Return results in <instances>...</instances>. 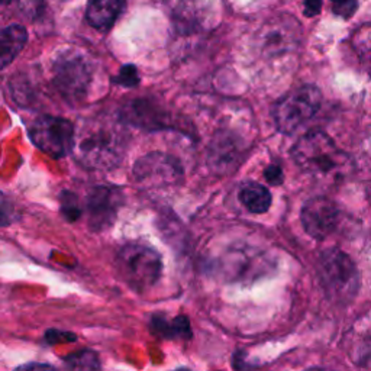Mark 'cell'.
Segmentation results:
<instances>
[{
	"instance_id": "obj_16",
	"label": "cell",
	"mask_w": 371,
	"mask_h": 371,
	"mask_svg": "<svg viewBox=\"0 0 371 371\" xmlns=\"http://www.w3.org/2000/svg\"><path fill=\"white\" fill-rule=\"evenodd\" d=\"M157 111L147 100H135L126 108L125 116L131 123L143 128H161L164 119L161 118L162 113Z\"/></svg>"
},
{
	"instance_id": "obj_1",
	"label": "cell",
	"mask_w": 371,
	"mask_h": 371,
	"mask_svg": "<svg viewBox=\"0 0 371 371\" xmlns=\"http://www.w3.org/2000/svg\"><path fill=\"white\" fill-rule=\"evenodd\" d=\"M126 148V135L118 122H87L74 137L73 154L79 164L92 170H108L121 162Z\"/></svg>"
},
{
	"instance_id": "obj_25",
	"label": "cell",
	"mask_w": 371,
	"mask_h": 371,
	"mask_svg": "<svg viewBox=\"0 0 371 371\" xmlns=\"http://www.w3.org/2000/svg\"><path fill=\"white\" fill-rule=\"evenodd\" d=\"M77 340L76 333L62 332L57 329H50L45 332V341L48 344H62V343H74Z\"/></svg>"
},
{
	"instance_id": "obj_19",
	"label": "cell",
	"mask_w": 371,
	"mask_h": 371,
	"mask_svg": "<svg viewBox=\"0 0 371 371\" xmlns=\"http://www.w3.org/2000/svg\"><path fill=\"white\" fill-rule=\"evenodd\" d=\"M175 21L179 31L183 33H189L197 26L200 18L197 13V6L193 4V0H183L177 8Z\"/></svg>"
},
{
	"instance_id": "obj_2",
	"label": "cell",
	"mask_w": 371,
	"mask_h": 371,
	"mask_svg": "<svg viewBox=\"0 0 371 371\" xmlns=\"http://www.w3.org/2000/svg\"><path fill=\"white\" fill-rule=\"evenodd\" d=\"M318 277L326 297L341 305L353 301L361 287V276L355 262L338 248H329L321 254Z\"/></svg>"
},
{
	"instance_id": "obj_30",
	"label": "cell",
	"mask_w": 371,
	"mask_h": 371,
	"mask_svg": "<svg viewBox=\"0 0 371 371\" xmlns=\"http://www.w3.org/2000/svg\"><path fill=\"white\" fill-rule=\"evenodd\" d=\"M0 2H4V4H6V2H9V0H0Z\"/></svg>"
},
{
	"instance_id": "obj_27",
	"label": "cell",
	"mask_w": 371,
	"mask_h": 371,
	"mask_svg": "<svg viewBox=\"0 0 371 371\" xmlns=\"http://www.w3.org/2000/svg\"><path fill=\"white\" fill-rule=\"evenodd\" d=\"M15 371H58L55 367L43 362H28L18 367Z\"/></svg>"
},
{
	"instance_id": "obj_22",
	"label": "cell",
	"mask_w": 371,
	"mask_h": 371,
	"mask_svg": "<svg viewBox=\"0 0 371 371\" xmlns=\"http://www.w3.org/2000/svg\"><path fill=\"white\" fill-rule=\"evenodd\" d=\"M16 219V212L12 201L0 190V228L9 226Z\"/></svg>"
},
{
	"instance_id": "obj_11",
	"label": "cell",
	"mask_w": 371,
	"mask_h": 371,
	"mask_svg": "<svg viewBox=\"0 0 371 371\" xmlns=\"http://www.w3.org/2000/svg\"><path fill=\"white\" fill-rule=\"evenodd\" d=\"M122 192L111 186H96L87 197L89 225L94 231L109 228L122 205Z\"/></svg>"
},
{
	"instance_id": "obj_10",
	"label": "cell",
	"mask_w": 371,
	"mask_h": 371,
	"mask_svg": "<svg viewBox=\"0 0 371 371\" xmlns=\"http://www.w3.org/2000/svg\"><path fill=\"white\" fill-rule=\"evenodd\" d=\"M301 225L315 240H325L335 232L340 222V211L332 200L314 197L301 209Z\"/></svg>"
},
{
	"instance_id": "obj_28",
	"label": "cell",
	"mask_w": 371,
	"mask_h": 371,
	"mask_svg": "<svg viewBox=\"0 0 371 371\" xmlns=\"http://www.w3.org/2000/svg\"><path fill=\"white\" fill-rule=\"evenodd\" d=\"M322 6V0H305V9H303V13H305L308 18H314L321 12Z\"/></svg>"
},
{
	"instance_id": "obj_26",
	"label": "cell",
	"mask_w": 371,
	"mask_h": 371,
	"mask_svg": "<svg viewBox=\"0 0 371 371\" xmlns=\"http://www.w3.org/2000/svg\"><path fill=\"white\" fill-rule=\"evenodd\" d=\"M264 176H265L267 182L273 186H279L283 183V172H282V168L276 164H270L265 168Z\"/></svg>"
},
{
	"instance_id": "obj_13",
	"label": "cell",
	"mask_w": 371,
	"mask_h": 371,
	"mask_svg": "<svg viewBox=\"0 0 371 371\" xmlns=\"http://www.w3.org/2000/svg\"><path fill=\"white\" fill-rule=\"evenodd\" d=\"M122 9V0H89L86 19L90 26L99 31H108L113 26Z\"/></svg>"
},
{
	"instance_id": "obj_17",
	"label": "cell",
	"mask_w": 371,
	"mask_h": 371,
	"mask_svg": "<svg viewBox=\"0 0 371 371\" xmlns=\"http://www.w3.org/2000/svg\"><path fill=\"white\" fill-rule=\"evenodd\" d=\"M241 204L253 214H265L272 206V193L258 183H247L240 190Z\"/></svg>"
},
{
	"instance_id": "obj_31",
	"label": "cell",
	"mask_w": 371,
	"mask_h": 371,
	"mask_svg": "<svg viewBox=\"0 0 371 371\" xmlns=\"http://www.w3.org/2000/svg\"><path fill=\"white\" fill-rule=\"evenodd\" d=\"M176 371H189V370H176Z\"/></svg>"
},
{
	"instance_id": "obj_12",
	"label": "cell",
	"mask_w": 371,
	"mask_h": 371,
	"mask_svg": "<svg viewBox=\"0 0 371 371\" xmlns=\"http://www.w3.org/2000/svg\"><path fill=\"white\" fill-rule=\"evenodd\" d=\"M240 147L231 135L221 133L214 140L209 151V162L214 172L226 173L238 164Z\"/></svg>"
},
{
	"instance_id": "obj_21",
	"label": "cell",
	"mask_w": 371,
	"mask_h": 371,
	"mask_svg": "<svg viewBox=\"0 0 371 371\" xmlns=\"http://www.w3.org/2000/svg\"><path fill=\"white\" fill-rule=\"evenodd\" d=\"M116 84L119 86H123V87H135L138 86L140 83V76H138V70L137 67L132 65V64H126L123 65L121 72H119V76H116V79L113 80Z\"/></svg>"
},
{
	"instance_id": "obj_29",
	"label": "cell",
	"mask_w": 371,
	"mask_h": 371,
	"mask_svg": "<svg viewBox=\"0 0 371 371\" xmlns=\"http://www.w3.org/2000/svg\"><path fill=\"white\" fill-rule=\"evenodd\" d=\"M305 371H333V370H329V368H322V367H314V368H308Z\"/></svg>"
},
{
	"instance_id": "obj_6",
	"label": "cell",
	"mask_w": 371,
	"mask_h": 371,
	"mask_svg": "<svg viewBox=\"0 0 371 371\" xmlns=\"http://www.w3.org/2000/svg\"><path fill=\"white\" fill-rule=\"evenodd\" d=\"M29 137L43 153L52 158H62L73 151L76 129L70 121L44 115L32 122Z\"/></svg>"
},
{
	"instance_id": "obj_24",
	"label": "cell",
	"mask_w": 371,
	"mask_h": 371,
	"mask_svg": "<svg viewBox=\"0 0 371 371\" xmlns=\"http://www.w3.org/2000/svg\"><path fill=\"white\" fill-rule=\"evenodd\" d=\"M332 11L344 19L351 18L357 11V0H331Z\"/></svg>"
},
{
	"instance_id": "obj_4",
	"label": "cell",
	"mask_w": 371,
	"mask_h": 371,
	"mask_svg": "<svg viewBox=\"0 0 371 371\" xmlns=\"http://www.w3.org/2000/svg\"><path fill=\"white\" fill-rule=\"evenodd\" d=\"M292 154L303 170L314 175H331L343 168L345 160V155L322 131H311L303 135Z\"/></svg>"
},
{
	"instance_id": "obj_15",
	"label": "cell",
	"mask_w": 371,
	"mask_h": 371,
	"mask_svg": "<svg viewBox=\"0 0 371 371\" xmlns=\"http://www.w3.org/2000/svg\"><path fill=\"white\" fill-rule=\"evenodd\" d=\"M151 331L165 340H190L192 328L186 316L180 315L175 319H167L161 315H155L151 319Z\"/></svg>"
},
{
	"instance_id": "obj_14",
	"label": "cell",
	"mask_w": 371,
	"mask_h": 371,
	"mask_svg": "<svg viewBox=\"0 0 371 371\" xmlns=\"http://www.w3.org/2000/svg\"><path fill=\"white\" fill-rule=\"evenodd\" d=\"M28 41V32L22 25H9L0 29V70L12 64Z\"/></svg>"
},
{
	"instance_id": "obj_3",
	"label": "cell",
	"mask_w": 371,
	"mask_h": 371,
	"mask_svg": "<svg viewBox=\"0 0 371 371\" xmlns=\"http://www.w3.org/2000/svg\"><path fill=\"white\" fill-rule=\"evenodd\" d=\"M119 277L133 290L144 292L153 287L162 273L161 255L143 244L125 245L116 258Z\"/></svg>"
},
{
	"instance_id": "obj_8",
	"label": "cell",
	"mask_w": 371,
	"mask_h": 371,
	"mask_svg": "<svg viewBox=\"0 0 371 371\" xmlns=\"http://www.w3.org/2000/svg\"><path fill=\"white\" fill-rule=\"evenodd\" d=\"M301 26L290 15L268 19L260 31V48L268 57H277L293 51L300 41Z\"/></svg>"
},
{
	"instance_id": "obj_9",
	"label": "cell",
	"mask_w": 371,
	"mask_h": 371,
	"mask_svg": "<svg viewBox=\"0 0 371 371\" xmlns=\"http://www.w3.org/2000/svg\"><path fill=\"white\" fill-rule=\"evenodd\" d=\"M133 176L145 186H172L179 183L183 172L176 158L162 153H151L135 162Z\"/></svg>"
},
{
	"instance_id": "obj_5",
	"label": "cell",
	"mask_w": 371,
	"mask_h": 371,
	"mask_svg": "<svg viewBox=\"0 0 371 371\" xmlns=\"http://www.w3.org/2000/svg\"><path fill=\"white\" fill-rule=\"evenodd\" d=\"M322 93L315 86H303L282 97L273 108L276 126L283 133H293L312 119L321 108Z\"/></svg>"
},
{
	"instance_id": "obj_23",
	"label": "cell",
	"mask_w": 371,
	"mask_h": 371,
	"mask_svg": "<svg viewBox=\"0 0 371 371\" xmlns=\"http://www.w3.org/2000/svg\"><path fill=\"white\" fill-rule=\"evenodd\" d=\"M16 5L22 15L32 19L41 13L44 8V0H16Z\"/></svg>"
},
{
	"instance_id": "obj_7",
	"label": "cell",
	"mask_w": 371,
	"mask_h": 371,
	"mask_svg": "<svg viewBox=\"0 0 371 371\" xmlns=\"http://www.w3.org/2000/svg\"><path fill=\"white\" fill-rule=\"evenodd\" d=\"M52 82L62 97L82 100L92 83V70L79 52H61L52 64Z\"/></svg>"
},
{
	"instance_id": "obj_20",
	"label": "cell",
	"mask_w": 371,
	"mask_h": 371,
	"mask_svg": "<svg viewBox=\"0 0 371 371\" xmlns=\"http://www.w3.org/2000/svg\"><path fill=\"white\" fill-rule=\"evenodd\" d=\"M61 200V212L69 222H76L82 216V208L79 205V200L76 194L64 192L60 196Z\"/></svg>"
},
{
	"instance_id": "obj_18",
	"label": "cell",
	"mask_w": 371,
	"mask_h": 371,
	"mask_svg": "<svg viewBox=\"0 0 371 371\" xmlns=\"http://www.w3.org/2000/svg\"><path fill=\"white\" fill-rule=\"evenodd\" d=\"M64 371H100L99 355L92 350H82L64 360Z\"/></svg>"
}]
</instances>
